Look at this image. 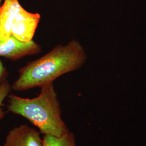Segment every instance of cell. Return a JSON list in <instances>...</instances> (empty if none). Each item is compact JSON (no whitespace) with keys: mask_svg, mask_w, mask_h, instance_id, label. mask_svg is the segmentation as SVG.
I'll list each match as a JSON object with an SVG mask.
<instances>
[{"mask_svg":"<svg viewBox=\"0 0 146 146\" xmlns=\"http://www.w3.org/2000/svg\"><path fill=\"white\" fill-rule=\"evenodd\" d=\"M40 19V14L31 13L22 6L13 22L11 35L22 42H31L33 40Z\"/></svg>","mask_w":146,"mask_h":146,"instance_id":"cell-3","label":"cell"},{"mask_svg":"<svg viewBox=\"0 0 146 146\" xmlns=\"http://www.w3.org/2000/svg\"><path fill=\"white\" fill-rule=\"evenodd\" d=\"M11 89V86L7 80L0 84V120H2L5 115V113L3 110V101L8 96Z\"/></svg>","mask_w":146,"mask_h":146,"instance_id":"cell-8","label":"cell"},{"mask_svg":"<svg viewBox=\"0 0 146 146\" xmlns=\"http://www.w3.org/2000/svg\"><path fill=\"white\" fill-rule=\"evenodd\" d=\"M43 146H76L75 136L69 131L61 136L43 135Z\"/></svg>","mask_w":146,"mask_h":146,"instance_id":"cell-7","label":"cell"},{"mask_svg":"<svg viewBox=\"0 0 146 146\" xmlns=\"http://www.w3.org/2000/svg\"><path fill=\"white\" fill-rule=\"evenodd\" d=\"M2 0H0V7H1V2H2Z\"/></svg>","mask_w":146,"mask_h":146,"instance_id":"cell-10","label":"cell"},{"mask_svg":"<svg viewBox=\"0 0 146 146\" xmlns=\"http://www.w3.org/2000/svg\"><path fill=\"white\" fill-rule=\"evenodd\" d=\"M87 58L84 48L76 40L57 45L42 57L20 68L12 89L24 91L52 84L62 75L80 68Z\"/></svg>","mask_w":146,"mask_h":146,"instance_id":"cell-1","label":"cell"},{"mask_svg":"<svg viewBox=\"0 0 146 146\" xmlns=\"http://www.w3.org/2000/svg\"><path fill=\"white\" fill-rule=\"evenodd\" d=\"M8 97V111L27 119L43 135L61 136L69 131L62 119L60 104L53 84L41 87L38 96L33 99L13 94Z\"/></svg>","mask_w":146,"mask_h":146,"instance_id":"cell-2","label":"cell"},{"mask_svg":"<svg viewBox=\"0 0 146 146\" xmlns=\"http://www.w3.org/2000/svg\"><path fill=\"white\" fill-rule=\"evenodd\" d=\"M4 146H43V143L39 131L22 125L9 131Z\"/></svg>","mask_w":146,"mask_h":146,"instance_id":"cell-5","label":"cell"},{"mask_svg":"<svg viewBox=\"0 0 146 146\" xmlns=\"http://www.w3.org/2000/svg\"><path fill=\"white\" fill-rule=\"evenodd\" d=\"M41 50V46L33 40L22 42L11 35L6 41L0 43V56L13 61L36 54Z\"/></svg>","mask_w":146,"mask_h":146,"instance_id":"cell-4","label":"cell"},{"mask_svg":"<svg viewBox=\"0 0 146 146\" xmlns=\"http://www.w3.org/2000/svg\"><path fill=\"white\" fill-rule=\"evenodd\" d=\"M21 7L19 0H4L0 7V43L11 36L13 22Z\"/></svg>","mask_w":146,"mask_h":146,"instance_id":"cell-6","label":"cell"},{"mask_svg":"<svg viewBox=\"0 0 146 146\" xmlns=\"http://www.w3.org/2000/svg\"><path fill=\"white\" fill-rule=\"evenodd\" d=\"M8 73L5 66L0 60V84L6 81Z\"/></svg>","mask_w":146,"mask_h":146,"instance_id":"cell-9","label":"cell"}]
</instances>
